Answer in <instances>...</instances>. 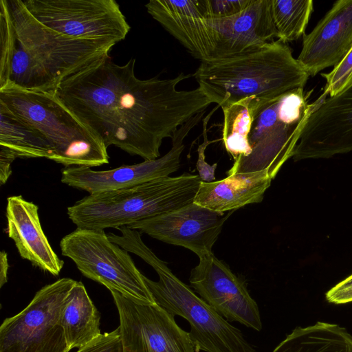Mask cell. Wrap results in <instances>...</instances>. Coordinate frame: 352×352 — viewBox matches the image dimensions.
Instances as JSON below:
<instances>
[{
  "instance_id": "6da1fadb",
  "label": "cell",
  "mask_w": 352,
  "mask_h": 352,
  "mask_svg": "<svg viewBox=\"0 0 352 352\" xmlns=\"http://www.w3.org/2000/svg\"><path fill=\"white\" fill-rule=\"evenodd\" d=\"M135 65V58L120 65L108 56L63 81L54 94L107 148L155 160L163 140L212 102L199 87L177 89L191 74L142 80Z\"/></svg>"
},
{
  "instance_id": "7a4b0ae2",
  "label": "cell",
  "mask_w": 352,
  "mask_h": 352,
  "mask_svg": "<svg viewBox=\"0 0 352 352\" xmlns=\"http://www.w3.org/2000/svg\"><path fill=\"white\" fill-rule=\"evenodd\" d=\"M116 43L64 35L38 21L22 0H0V88L54 93L63 81L109 56Z\"/></svg>"
},
{
  "instance_id": "3957f363",
  "label": "cell",
  "mask_w": 352,
  "mask_h": 352,
  "mask_svg": "<svg viewBox=\"0 0 352 352\" xmlns=\"http://www.w3.org/2000/svg\"><path fill=\"white\" fill-rule=\"evenodd\" d=\"M193 76L208 100L221 108L304 89L309 77L291 48L278 40L235 57L201 62Z\"/></svg>"
},
{
  "instance_id": "277c9868",
  "label": "cell",
  "mask_w": 352,
  "mask_h": 352,
  "mask_svg": "<svg viewBox=\"0 0 352 352\" xmlns=\"http://www.w3.org/2000/svg\"><path fill=\"white\" fill-rule=\"evenodd\" d=\"M118 230L121 235L109 233V239L140 257L157 272V281L144 276L145 283L155 304L173 316H181L188 322V335L195 352H256L239 329L173 274L166 263L143 242L138 230L125 226Z\"/></svg>"
},
{
  "instance_id": "5b68a950",
  "label": "cell",
  "mask_w": 352,
  "mask_h": 352,
  "mask_svg": "<svg viewBox=\"0 0 352 352\" xmlns=\"http://www.w3.org/2000/svg\"><path fill=\"white\" fill-rule=\"evenodd\" d=\"M201 182L199 175L185 173L129 188L91 194L68 207L67 213L77 228L126 227L193 202Z\"/></svg>"
},
{
  "instance_id": "8992f818",
  "label": "cell",
  "mask_w": 352,
  "mask_h": 352,
  "mask_svg": "<svg viewBox=\"0 0 352 352\" xmlns=\"http://www.w3.org/2000/svg\"><path fill=\"white\" fill-rule=\"evenodd\" d=\"M0 103L45 137L53 161L66 167L109 163L107 148L54 93L6 86L0 88Z\"/></svg>"
},
{
  "instance_id": "52a82bcc",
  "label": "cell",
  "mask_w": 352,
  "mask_h": 352,
  "mask_svg": "<svg viewBox=\"0 0 352 352\" xmlns=\"http://www.w3.org/2000/svg\"><path fill=\"white\" fill-rule=\"evenodd\" d=\"M303 89L280 96L256 98L248 134L250 154L234 161L228 175L267 170L273 179L293 157L307 119L318 100L307 102Z\"/></svg>"
},
{
  "instance_id": "ba28073f",
  "label": "cell",
  "mask_w": 352,
  "mask_h": 352,
  "mask_svg": "<svg viewBox=\"0 0 352 352\" xmlns=\"http://www.w3.org/2000/svg\"><path fill=\"white\" fill-rule=\"evenodd\" d=\"M61 253L87 278L109 290L145 303H155L144 276L129 252L112 242L104 230L76 228L60 242Z\"/></svg>"
},
{
  "instance_id": "9c48e42d",
  "label": "cell",
  "mask_w": 352,
  "mask_h": 352,
  "mask_svg": "<svg viewBox=\"0 0 352 352\" xmlns=\"http://www.w3.org/2000/svg\"><path fill=\"white\" fill-rule=\"evenodd\" d=\"M63 278L38 290L19 313L0 327V352H69L60 316L76 283Z\"/></svg>"
},
{
  "instance_id": "30bf717a",
  "label": "cell",
  "mask_w": 352,
  "mask_h": 352,
  "mask_svg": "<svg viewBox=\"0 0 352 352\" xmlns=\"http://www.w3.org/2000/svg\"><path fill=\"white\" fill-rule=\"evenodd\" d=\"M28 11L41 23L80 39L124 40L131 27L114 0H26Z\"/></svg>"
},
{
  "instance_id": "8fae6325",
  "label": "cell",
  "mask_w": 352,
  "mask_h": 352,
  "mask_svg": "<svg viewBox=\"0 0 352 352\" xmlns=\"http://www.w3.org/2000/svg\"><path fill=\"white\" fill-rule=\"evenodd\" d=\"M117 307L123 352H195L188 332L155 303L109 290Z\"/></svg>"
},
{
  "instance_id": "7c38bea8",
  "label": "cell",
  "mask_w": 352,
  "mask_h": 352,
  "mask_svg": "<svg viewBox=\"0 0 352 352\" xmlns=\"http://www.w3.org/2000/svg\"><path fill=\"white\" fill-rule=\"evenodd\" d=\"M205 113L206 111L197 113L179 127L172 138L170 149L162 157L107 170H94L87 166H68L62 170L60 181L91 195L129 188L170 177L180 166L185 138L200 122Z\"/></svg>"
},
{
  "instance_id": "4fadbf2b",
  "label": "cell",
  "mask_w": 352,
  "mask_h": 352,
  "mask_svg": "<svg viewBox=\"0 0 352 352\" xmlns=\"http://www.w3.org/2000/svg\"><path fill=\"white\" fill-rule=\"evenodd\" d=\"M199 258L189 277L194 292L228 322L261 331L263 325L258 306L245 282L213 253Z\"/></svg>"
},
{
  "instance_id": "5bb4252c",
  "label": "cell",
  "mask_w": 352,
  "mask_h": 352,
  "mask_svg": "<svg viewBox=\"0 0 352 352\" xmlns=\"http://www.w3.org/2000/svg\"><path fill=\"white\" fill-rule=\"evenodd\" d=\"M324 92L309 115L295 147V161L352 151V79L338 94Z\"/></svg>"
},
{
  "instance_id": "9a60e30c",
  "label": "cell",
  "mask_w": 352,
  "mask_h": 352,
  "mask_svg": "<svg viewBox=\"0 0 352 352\" xmlns=\"http://www.w3.org/2000/svg\"><path fill=\"white\" fill-rule=\"evenodd\" d=\"M232 212H215L193 201L175 211L126 227L164 243L184 247L200 258L212 253L224 223Z\"/></svg>"
},
{
  "instance_id": "2e32d148",
  "label": "cell",
  "mask_w": 352,
  "mask_h": 352,
  "mask_svg": "<svg viewBox=\"0 0 352 352\" xmlns=\"http://www.w3.org/2000/svg\"><path fill=\"white\" fill-rule=\"evenodd\" d=\"M206 22L214 45L210 61L247 54L274 41L277 36L272 18V0H252L234 16L206 19Z\"/></svg>"
},
{
  "instance_id": "e0dca14e",
  "label": "cell",
  "mask_w": 352,
  "mask_h": 352,
  "mask_svg": "<svg viewBox=\"0 0 352 352\" xmlns=\"http://www.w3.org/2000/svg\"><path fill=\"white\" fill-rule=\"evenodd\" d=\"M352 48V0L336 1L313 30L304 35L297 60L310 76L336 66Z\"/></svg>"
},
{
  "instance_id": "ac0fdd59",
  "label": "cell",
  "mask_w": 352,
  "mask_h": 352,
  "mask_svg": "<svg viewBox=\"0 0 352 352\" xmlns=\"http://www.w3.org/2000/svg\"><path fill=\"white\" fill-rule=\"evenodd\" d=\"M145 7L193 57L210 60L214 45L199 0H152Z\"/></svg>"
},
{
  "instance_id": "d6986e66",
  "label": "cell",
  "mask_w": 352,
  "mask_h": 352,
  "mask_svg": "<svg viewBox=\"0 0 352 352\" xmlns=\"http://www.w3.org/2000/svg\"><path fill=\"white\" fill-rule=\"evenodd\" d=\"M6 219L8 236L21 257L53 276H58L64 265L50 245L41 225L38 207L21 195L7 199Z\"/></svg>"
},
{
  "instance_id": "ffe728a7",
  "label": "cell",
  "mask_w": 352,
  "mask_h": 352,
  "mask_svg": "<svg viewBox=\"0 0 352 352\" xmlns=\"http://www.w3.org/2000/svg\"><path fill=\"white\" fill-rule=\"evenodd\" d=\"M272 179L267 170L239 173L212 182H201L194 202L224 213L261 202Z\"/></svg>"
},
{
  "instance_id": "44dd1931",
  "label": "cell",
  "mask_w": 352,
  "mask_h": 352,
  "mask_svg": "<svg viewBox=\"0 0 352 352\" xmlns=\"http://www.w3.org/2000/svg\"><path fill=\"white\" fill-rule=\"evenodd\" d=\"M60 320L70 349H80L102 334L100 313L81 282L76 281L69 292Z\"/></svg>"
},
{
  "instance_id": "7402d4cb",
  "label": "cell",
  "mask_w": 352,
  "mask_h": 352,
  "mask_svg": "<svg viewBox=\"0 0 352 352\" xmlns=\"http://www.w3.org/2000/svg\"><path fill=\"white\" fill-rule=\"evenodd\" d=\"M272 352H352V335L336 324L296 327Z\"/></svg>"
},
{
  "instance_id": "603a6c76",
  "label": "cell",
  "mask_w": 352,
  "mask_h": 352,
  "mask_svg": "<svg viewBox=\"0 0 352 352\" xmlns=\"http://www.w3.org/2000/svg\"><path fill=\"white\" fill-rule=\"evenodd\" d=\"M0 147L20 158L45 157L52 160L53 148L36 128L0 103Z\"/></svg>"
},
{
  "instance_id": "cb8c5ba5",
  "label": "cell",
  "mask_w": 352,
  "mask_h": 352,
  "mask_svg": "<svg viewBox=\"0 0 352 352\" xmlns=\"http://www.w3.org/2000/svg\"><path fill=\"white\" fill-rule=\"evenodd\" d=\"M256 98H248L221 108L223 113L222 140L226 150L234 161L250 154L248 137Z\"/></svg>"
},
{
  "instance_id": "d4e9b609",
  "label": "cell",
  "mask_w": 352,
  "mask_h": 352,
  "mask_svg": "<svg viewBox=\"0 0 352 352\" xmlns=\"http://www.w3.org/2000/svg\"><path fill=\"white\" fill-rule=\"evenodd\" d=\"M313 5L311 0H272V18L278 41L286 44L305 35Z\"/></svg>"
},
{
  "instance_id": "484cf974",
  "label": "cell",
  "mask_w": 352,
  "mask_h": 352,
  "mask_svg": "<svg viewBox=\"0 0 352 352\" xmlns=\"http://www.w3.org/2000/svg\"><path fill=\"white\" fill-rule=\"evenodd\" d=\"M326 80L324 92L333 97L340 93L352 79V48L327 74H321Z\"/></svg>"
},
{
  "instance_id": "4316f807",
  "label": "cell",
  "mask_w": 352,
  "mask_h": 352,
  "mask_svg": "<svg viewBox=\"0 0 352 352\" xmlns=\"http://www.w3.org/2000/svg\"><path fill=\"white\" fill-rule=\"evenodd\" d=\"M206 19L234 16L246 8L252 0H199Z\"/></svg>"
},
{
  "instance_id": "83f0119b",
  "label": "cell",
  "mask_w": 352,
  "mask_h": 352,
  "mask_svg": "<svg viewBox=\"0 0 352 352\" xmlns=\"http://www.w3.org/2000/svg\"><path fill=\"white\" fill-rule=\"evenodd\" d=\"M218 107H219V106L217 105L202 120L204 142L199 144L197 148L198 160L196 164V168L198 171L200 179L203 182H212L215 179L214 173L217 163H214L212 165L208 164L206 161L205 151L208 146L212 142V141H210L208 139L207 125L212 115Z\"/></svg>"
},
{
  "instance_id": "f1b7e54d",
  "label": "cell",
  "mask_w": 352,
  "mask_h": 352,
  "mask_svg": "<svg viewBox=\"0 0 352 352\" xmlns=\"http://www.w3.org/2000/svg\"><path fill=\"white\" fill-rule=\"evenodd\" d=\"M76 352H123L119 327L100 335Z\"/></svg>"
},
{
  "instance_id": "f546056e",
  "label": "cell",
  "mask_w": 352,
  "mask_h": 352,
  "mask_svg": "<svg viewBox=\"0 0 352 352\" xmlns=\"http://www.w3.org/2000/svg\"><path fill=\"white\" fill-rule=\"evenodd\" d=\"M327 300L334 304L352 302V275L338 283L326 293Z\"/></svg>"
},
{
  "instance_id": "4dcf8cb0",
  "label": "cell",
  "mask_w": 352,
  "mask_h": 352,
  "mask_svg": "<svg viewBox=\"0 0 352 352\" xmlns=\"http://www.w3.org/2000/svg\"><path fill=\"white\" fill-rule=\"evenodd\" d=\"M17 158L14 154L6 148L0 147V184L3 185L12 174L11 165Z\"/></svg>"
},
{
  "instance_id": "1f68e13d",
  "label": "cell",
  "mask_w": 352,
  "mask_h": 352,
  "mask_svg": "<svg viewBox=\"0 0 352 352\" xmlns=\"http://www.w3.org/2000/svg\"><path fill=\"white\" fill-rule=\"evenodd\" d=\"M8 268V254L2 250L0 253V287L7 283Z\"/></svg>"
}]
</instances>
